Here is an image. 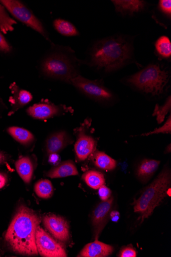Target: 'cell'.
<instances>
[{"label": "cell", "mask_w": 171, "mask_h": 257, "mask_svg": "<svg viewBox=\"0 0 171 257\" xmlns=\"http://www.w3.org/2000/svg\"><path fill=\"white\" fill-rule=\"evenodd\" d=\"M7 182V178L5 175L0 173V189L4 188Z\"/></svg>", "instance_id": "cell-35"}, {"label": "cell", "mask_w": 171, "mask_h": 257, "mask_svg": "<svg viewBox=\"0 0 171 257\" xmlns=\"http://www.w3.org/2000/svg\"><path fill=\"white\" fill-rule=\"evenodd\" d=\"M170 134L171 133V115L170 113L168 116V118L166 121L165 122L163 125L161 127H159L154 130L153 131L146 133L144 134H142L141 136H147L154 134Z\"/></svg>", "instance_id": "cell-29"}, {"label": "cell", "mask_w": 171, "mask_h": 257, "mask_svg": "<svg viewBox=\"0 0 171 257\" xmlns=\"http://www.w3.org/2000/svg\"><path fill=\"white\" fill-rule=\"evenodd\" d=\"M17 171L26 183H30L34 174V167L31 159L28 157L21 158L18 160L15 164Z\"/></svg>", "instance_id": "cell-20"}, {"label": "cell", "mask_w": 171, "mask_h": 257, "mask_svg": "<svg viewBox=\"0 0 171 257\" xmlns=\"http://www.w3.org/2000/svg\"><path fill=\"white\" fill-rule=\"evenodd\" d=\"M9 134L17 142L23 145H29L32 144L35 139L34 135L29 131L21 127L12 126L8 130Z\"/></svg>", "instance_id": "cell-23"}, {"label": "cell", "mask_w": 171, "mask_h": 257, "mask_svg": "<svg viewBox=\"0 0 171 257\" xmlns=\"http://www.w3.org/2000/svg\"><path fill=\"white\" fill-rule=\"evenodd\" d=\"M0 4L16 19L51 42L42 22L25 5L18 0H1Z\"/></svg>", "instance_id": "cell-7"}, {"label": "cell", "mask_w": 171, "mask_h": 257, "mask_svg": "<svg viewBox=\"0 0 171 257\" xmlns=\"http://www.w3.org/2000/svg\"><path fill=\"white\" fill-rule=\"evenodd\" d=\"M120 257H136V251L131 247H126L122 249L119 254Z\"/></svg>", "instance_id": "cell-32"}, {"label": "cell", "mask_w": 171, "mask_h": 257, "mask_svg": "<svg viewBox=\"0 0 171 257\" xmlns=\"http://www.w3.org/2000/svg\"><path fill=\"white\" fill-rule=\"evenodd\" d=\"M82 65V60L71 47L51 42V48L39 60L38 67L44 77L70 84L72 79L80 75Z\"/></svg>", "instance_id": "cell-3"}, {"label": "cell", "mask_w": 171, "mask_h": 257, "mask_svg": "<svg viewBox=\"0 0 171 257\" xmlns=\"http://www.w3.org/2000/svg\"><path fill=\"white\" fill-rule=\"evenodd\" d=\"M92 161L96 167L105 171H112L116 167V161L102 152L94 153Z\"/></svg>", "instance_id": "cell-22"}, {"label": "cell", "mask_w": 171, "mask_h": 257, "mask_svg": "<svg viewBox=\"0 0 171 257\" xmlns=\"http://www.w3.org/2000/svg\"><path fill=\"white\" fill-rule=\"evenodd\" d=\"M95 148V140L81 132L75 146V152L79 160H85L94 152Z\"/></svg>", "instance_id": "cell-13"}, {"label": "cell", "mask_w": 171, "mask_h": 257, "mask_svg": "<svg viewBox=\"0 0 171 257\" xmlns=\"http://www.w3.org/2000/svg\"><path fill=\"white\" fill-rule=\"evenodd\" d=\"M171 108V97L169 96L166 99L164 103L159 106L156 104L153 113V116H156V120L158 124L162 123L165 117V116Z\"/></svg>", "instance_id": "cell-28"}, {"label": "cell", "mask_w": 171, "mask_h": 257, "mask_svg": "<svg viewBox=\"0 0 171 257\" xmlns=\"http://www.w3.org/2000/svg\"><path fill=\"white\" fill-rule=\"evenodd\" d=\"M35 191L39 197L43 199H48L53 196L54 188L50 180H41L35 184Z\"/></svg>", "instance_id": "cell-25"}, {"label": "cell", "mask_w": 171, "mask_h": 257, "mask_svg": "<svg viewBox=\"0 0 171 257\" xmlns=\"http://www.w3.org/2000/svg\"><path fill=\"white\" fill-rule=\"evenodd\" d=\"M70 142V138L66 132H58L51 135L46 141V150L47 154L50 155L60 152Z\"/></svg>", "instance_id": "cell-15"}, {"label": "cell", "mask_w": 171, "mask_h": 257, "mask_svg": "<svg viewBox=\"0 0 171 257\" xmlns=\"http://www.w3.org/2000/svg\"><path fill=\"white\" fill-rule=\"evenodd\" d=\"M53 27L60 35L68 37H78L80 33L76 27L66 20L58 18L53 21Z\"/></svg>", "instance_id": "cell-21"}, {"label": "cell", "mask_w": 171, "mask_h": 257, "mask_svg": "<svg viewBox=\"0 0 171 257\" xmlns=\"http://www.w3.org/2000/svg\"><path fill=\"white\" fill-rule=\"evenodd\" d=\"M154 54L160 61L171 62V42L166 36L159 37L154 43Z\"/></svg>", "instance_id": "cell-19"}, {"label": "cell", "mask_w": 171, "mask_h": 257, "mask_svg": "<svg viewBox=\"0 0 171 257\" xmlns=\"http://www.w3.org/2000/svg\"><path fill=\"white\" fill-rule=\"evenodd\" d=\"M170 178V170L165 168L134 202V212L139 215L138 220H140V224L152 215L154 209L166 196Z\"/></svg>", "instance_id": "cell-5"}, {"label": "cell", "mask_w": 171, "mask_h": 257, "mask_svg": "<svg viewBox=\"0 0 171 257\" xmlns=\"http://www.w3.org/2000/svg\"><path fill=\"white\" fill-rule=\"evenodd\" d=\"M160 163V161L156 160H143L137 168L138 178L144 183L147 182L157 171Z\"/></svg>", "instance_id": "cell-18"}, {"label": "cell", "mask_w": 171, "mask_h": 257, "mask_svg": "<svg viewBox=\"0 0 171 257\" xmlns=\"http://www.w3.org/2000/svg\"><path fill=\"white\" fill-rule=\"evenodd\" d=\"M36 242L38 253L45 257H66L63 246L45 230L38 226L36 233Z\"/></svg>", "instance_id": "cell-8"}, {"label": "cell", "mask_w": 171, "mask_h": 257, "mask_svg": "<svg viewBox=\"0 0 171 257\" xmlns=\"http://www.w3.org/2000/svg\"><path fill=\"white\" fill-rule=\"evenodd\" d=\"M170 78V71L159 62L149 63L127 77L125 83L138 91L152 97H160Z\"/></svg>", "instance_id": "cell-4"}, {"label": "cell", "mask_w": 171, "mask_h": 257, "mask_svg": "<svg viewBox=\"0 0 171 257\" xmlns=\"http://www.w3.org/2000/svg\"><path fill=\"white\" fill-rule=\"evenodd\" d=\"M12 51V47L3 34L0 32V52L8 54Z\"/></svg>", "instance_id": "cell-30"}, {"label": "cell", "mask_w": 171, "mask_h": 257, "mask_svg": "<svg viewBox=\"0 0 171 257\" xmlns=\"http://www.w3.org/2000/svg\"><path fill=\"white\" fill-rule=\"evenodd\" d=\"M78 175V169L75 163L71 160L61 163L46 173V176L51 178H61Z\"/></svg>", "instance_id": "cell-17"}, {"label": "cell", "mask_w": 171, "mask_h": 257, "mask_svg": "<svg viewBox=\"0 0 171 257\" xmlns=\"http://www.w3.org/2000/svg\"><path fill=\"white\" fill-rule=\"evenodd\" d=\"M82 178L88 186L94 190H98L105 182L104 175L96 171L86 172L83 174Z\"/></svg>", "instance_id": "cell-24"}, {"label": "cell", "mask_w": 171, "mask_h": 257, "mask_svg": "<svg viewBox=\"0 0 171 257\" xmlns=\"http://www.w3.org/2000/svg\"><path fill=\"white\" fill-rule=\"evenodd\" d=\"M16 24L17 22L9 15L6 8L0 5V31L5 34L13 32Z\"/></svg>", "instance_id": "cell-26"}, {"label": "cell", "mask_w": 171, "mask_h": 257, "mask_svg": "<svg viewBox=\"0 0 171 257\" xmlns=\"http://www.w3.org/2000/svg\"><path fill=\"white\" fill-rule=\"evenodd\" d=\"M61 158L58 153L52 154L49 155V162L51 164L57 166L59 165Z\"/></svg>", "instance_id": "cell-33"}, {"label": "cell", "mask_w": 171, "mask_h": 257, "mask_svg": "<svg viewBox=\"0 0 171 257\" xmlns=\"http://www.w3.org/2000/svg\"><path fill=\"white\" fill-rule=\"evenodd\" d=\"M11 89L13 96L11 100L13 108L10 113L13 114L20 108L30 103L32 101L33 97L30 91L20 88L15 84H13L11 85Z\"/></svg>", "instance_id": "cell-16"}, {"label": "cell", "mask_w": 171, "mask_h": 257, "mask_svg": "<svg viewBox=\"0 0 171 257\" xmlns=\"http://www.w3.org/2000/svg\"><path fill=\"white\" fill-rule=\"evenodd\" d=\"M111 219L113 222H117L120 218V214L117 211H113L110 213Z\"/></svg>", "instance_id": "cell-34"}, {"label": "cell", "mask_w": 171, "mask_h": 257, "mask_svg": "<svg viewBox=\"0 0 171 257\" xmlns=\"http://www.w3.org/2000/svg\"><path fill=\"white\" fill-rule=\"evenodd\" d=\"M69 108L62 105L50 103H41L30 106L27 110L29 115L38 120H46L54 117L67 111Z\"/></svg>", "instance_id": "cell-11"}, {"label": "cell", "mask_w": 171, "mask_h": 257, "mask_svg": "<svg viewBox=\"0 0 171 257\" xmlns=\"http://www.w3.org/2000/svg\"><path fill=\"white\" fill-rule=\"evenodd\" d=\"M115 12L124 18H132L149 10L150 4L143 0H111Z\"/></svg>", "instance_id": "cell-9"}, {"label": "cell", "mask_w": 171, "mask_h": 257, "mask_svg": "<svg viewBox=\"0 0 171 257\" xmlns=\"http://www.w3.org/2000/svg\"><path fill=\"white\" fill-rule=\"evenodd\" d=\"M113 250L112 246L96 240L85 245L78 256L106 257L111 254Z\"/></svg>", "instance_id": "cell-14"}, {"label": "cell", "mask_w": 171, "mask_h": 257, "mask_svg": "<svg viewBox=\"0 0 171 257\" xmlns=\"http://www.w3.org/2000/svg\"><path fill=\"white\" fill-rule=\"evenodd\" d=\"M98 190L99 196L103 201L108 200L111 197V191L106 186L103 185Z\"/></svg>", "instance_id": "cell-31"}, {"label": "cell", "mask_w": 171, "mask_h": 257, "mask_svg": "<svg viewBox=\"0 0 171 257\" xmlns=\"http://www.w3.org/2000/svg\"><path fill=\"white\" fill-rule=\"evenodd\" d=\"M41 221L33 210L25 205L20 206L5 235L10 248L22 255H38L36 233Z\"/></svg>", "instance_id": "cell-2"}, {"label": "cell", "mask_w": 171, "mask_h": 257, "mask_svg": "<svg viewBox=\"0 0 171 257\" xmlns=\"http://www.w3.org/2000/svg\"><path fill=\"white\" fill-rule=\"evenodd\" d=\"M70 84L87 97L103 104H111L116 100L114 93L105 86L102 80H92L80 75L72 79Z\"/></svg>", "instance_id": "cell-6"}, {"label": "cell", "mask_w": 171, "mask_h": 257, "mask_svg": "<svg viewBox=\"0 0 171 257\" xmlns=\"http://www.w3.org/2000/svg\"><path fill=\"white\" fill-rule=\"evenodd\" d=\"M135 36L117 33L95 40L88 47L83 64L106 74L132 64L140 67L135 58Z\"/></svg>", "instance_id": "cell-1"}, {"label": "cell", "mask_w": 171, "mask_h": 257, "mask_svg": "<svg viewBox=\"0 0 171 257\" xmlns=\"http://www.w3.org/2000/svg\"><path fill=\"white\" fill-rule=\"evenodd\" d=\"M113 201V197L103 201L97 205L93 212L92 223L95 233L96 240L98 238L107 222Z\"/></svg>", "instance_id": "cell-12"}, {"label": "cell", "mask_w": 171, "mask_h": 257, "mask_svg": "<svg viewBox=\"0 0 171 257\" xmlns=\"http://www.w3.org/2000/svg\"><path fill=\"white\" fill-rule=\"evenodd\" d=\"M43 223L56 239L63 242L69 240V225L62 217L54 214L46 215L43 218Z\"/></svg>", "instance_id": "cell-10"}, {"label": "cell", "mask_w": 171, "mask_h": 257, "mask_svg": "<svg viewBox=\"0 0 171 257\" xmlns=\"http://www.w3.org/2000/svg\"><path fill=\"white\" fill-rule=\"evenodd\" d=\"M6 156L2 152H0V165H2L6 161Z\"/></svg>", "instance_id": "cell-36"}, {"label": "cell", "mask_w": 171, "mask_h": 257, "mask_svg": "<svg viewBox=\"0 0 171 257\" xmlns=\"http://www.w3.org/2000/svg\"><path fill=\"white\" fill-rule=\"evenodd\" d=\"M153 14H158L166 21L171 20V1L170 0H160L154 10Z\"/></svg>", "instance_id": "cell-27"}]
</instances>
